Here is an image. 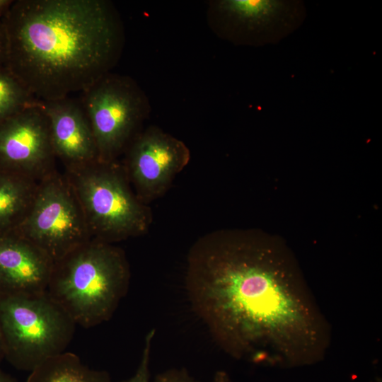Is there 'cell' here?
Listing matches in <instances>:
<instances>
[{
  "instance_id": "cell-1",
  "label": "cell",
  "mask_w": 382,
  "mask_h": 382,
  "mask_svg": "<svg viewBox=\"0 0 382 382\" xmlns=\"http://www.w3.org/2000/svg\"><path fill=\"white\" fill-rule=\"evenodd\" d=\"M185 280L192 308L231 357L281 368L324 359L329 323L279 236L255 229L209 233L192 247Z\"/></svg>"
},
{
  "instance_id": "cell-2",
  "label": "cell",
  "mask_w": 382,
  "mask_h": 382,
  "mask_svg": "<svg viewBox=\"0 0 382 382\" xmlns=\"http://www.w3.org/2000/svg\"><path fill=\"white\" fill-rule=\"evenodd\" d=\"M2 21L5 64L40 100L84 91L112 72L125 47L108 0H14Z\"/></svg>"
},
{
  "instance_id": "cell-3",
  "label": "cell",
  "mask_w": 382,
  "mask_h": 382,
  "mask_svg": "<svg viewBox=\"0 0 382 382\" xmlns=\"http://www.w3.org/2000/svg\"><path fill=\"white\" fill-rule=\"evenodd\" d=\"M129 279L123 250L91 239L54 262L46 293L76 325L89 328L112 316Z\"/></svg>"
},
{
  "instance_id": "cell-4",
  "label": "cell",
  "mask_w": 382,
  "mask_h": 382,
  "mask_svg": "<svg viewBox=\"0 0 382 382\" xmlns=\"http://www.w3.org/2000/svg\"><path fill=\"white\" fill-rule=\"evenodd\" d=\"M93 239L113 243L140 236L151 221L149 209L134 195L123 165L99 159L65 168Z\"/></svg>"
},
{
  "instance_id": "cell-5",
  "label": "cell",
  "mask_w": 382,
  "mask_h": 382,
  "mask_svg": "<svg viewBox=\"0 0 382 382\" xmlns=\"http://www.w3.org/2000/svg\"><path fill=\"white\" fill-rule=\"evenodd\" d=\"M76 323L46 293L0 295V333L4 358L32 371L65 352Z\"/></svg>"
},
{
  "instance_id": "cell-6",
  "label": "cell",
  "mask_w": 382,
  "mask_h": 382,
  "mask_svg": "<svg viewBox=\"0 0 382 382\" xmlns=\"http://www.w3.org/2000/svg\"><path fill=\"white\" fill-rule=\"evenodd\" d=\"M89 120L98 159L116 161L144 130L151 105L137 81L110 72L84 91L80 98Z\"/></svg>"
},
{
  "instance_id": "cell-7",
  "label": "cell",
  "mask_w": 382,
  "mask_h": 382,
  "mask_svg": "<svg viewBox=\"0 0 382 382\" xmlns=\"http://www.w3.org/2000/svg\"><path fill=\"white\" fill-rule=\"evenodd\" d=\"M13 233L36 245L54 262L93 239L70 183L57 170L38 182L31 207Z\"/></svg>"
},
{
  "instance_id": "cell-8",
  "label": "cell",
  "mask_w": 382,
  "mask_h": 382,
  "mask_svg": "<svg viewBox=\"0 0 382 382\" xmlns=\"http://www.w3.org/2000/svg\"><path fill=\"white\" fill-rule=\"evenodd\" d=\"M302 1L212 0L206 21L219 38L235 45L261 47L279 42L303 23Z\"/></svg>"
},
{
  "instance_id": "cell-9",
  "label": "cell",
  "mask_w": 382,
  "mask_h": 382,
  "mask_svg": "<svg viewBox=\"0 0 382 382\" xmlns=\"http://www.w3.org/2000/svg\"><path fill=\"white\" fill-rule=\"evenodd\" d=\"M47 117L39 100L0 122V170L37 181L55 170Z\"/></svg>"
},
{
  "instance_id": "cell-10",
  "label": "cell",
  "mask_w": 382,
  "mask_h": 382,
  "mask_svg": "<svg viewBox=\"0 0 382 382\" xmlns=\"http://www.w3.org/2000/svg\"><path fill=\"white\" fill-rule=\"evenodd\" d=\"M125 154V172L144 203L162 194L190 158L182 141L154 125L144 129Z\"/></svg>"
},
{
  "instance_id": "cell-11",
  "label": "cell",
  "mask_w": 382,
  "mask_h": 382,
  "mask_svg": "<svg viewBox=\"0 0 382 382\" xmlns=\"http://www.w3.org/2000/svg\"><path fill=\"white\" fill-rule=\"evenodd\" d=\"M50 126L52 148L65 168L98 159L95 137L80 100L70 96L40 100Z\"/></svg>"
},
{
  "instance_id": "cell-12",
  "label": "cell",
  "mask_w": 382,
  "mask_h": 382,
  "mask_svg": "<svg viewBox=\"0 0 382 382\" xmlns=\"http://www.w3.org/2000/svg\"><path fill=\"white\" fill-rule=\"evenodd\" d=\"M54 262L16 234L0 236V295L46 292Z\"/></svg>"
},
{
  "instance_id": "cell-13",
  "label": "cell",
  "mask_w": 382,
  "mask_h": 382,
  "mask_svg": "<svg viewBox=\"0 0 382 382\" xmlns=\"http://www.w3.org/2000/svg\"><path fill=\"white\" fill-rule=\"evenodd\" d=\"M38 182L0 170V236L13 233L28 214Z\"/></svg>"
},
{
  "instance_id": "cell-14",
  "label": "cell",
  "mask_w": 382,
  "mask_h": 382,
  "mask_svg": "<svg viewBox=\"0 0 382 382\" xmlns=\"http://www.w3.org/2000/svg\"><path fill=\"white\" fill-rule=\"evenodd\" d=\"M26 382H111L104 370L90 368L75 354L65 352L45 361Z\"/></svg>"
},
{
  "instance_id": "cell-15",
  "label": "cell",
  "mask_w": 382,
  "mask_h": 382,
  "mask_svg": "<svg viewBox=\"0 0 382 382\" xmlns=\"http://www.w3.org/2000/svg\"><path fill=\"white\" fill-rule=\"evenodd\" d=\"M38 100L5 64H0V122Z\"/></svg>"
},
{
  "instance_id": "cell-16",
  "label": "cell",
  "mask_w": 382,
  "mask_h": 382,
  "mask_svg": "<svg viewBox=\"0 0 382 382\" xmlns=\"http://www.w3.org/2000/svg\"><path fill=\"white\" fill-rule=\"evenodd\" d=\"M155 335V330H151L146 335L141 358L134 374L123 382H149V361L152 342Z\"/></svg>"
},
{
  "instance_id": "cell-17",
  "label": "cell",
  "mask_w": 382,
  "mask_h": 382,
  "mask_svg": "<svg viewBox=\"0 0 382 382\" xmlns=\"http://www.w3.org/2000/svg\"><path fill=\"white\" fill-rule=\"evenodd\" d=\"M154 382H198L185 369H173L158 374Z\"/></svg>"
},
{
  "instance_id": "cell-18",
  "label": "cell",
  "mask_w": 382,
  "mask_h": 382,
  "mask_svg": "<svg viewBox=\"0 0 382 382\" xmlns=\"http://www.w3.org/2000/svg\"><path fill=\"white\" fill-rule=\"evenodd\" d=\"M7 52V40L5 28L0 20V64H5Z\"/></svg>"
},
{
  "instance_id": "cell-19",
  "label": "cell",
  "mask_w": 382,
  "mask_h": 382,
  "mask_svg": "<svg viewBox=\"0 0 382 382\" xmlns=\"http://www.w3.org/2000/svg\"><path fill=\"white\" fill-rule=\"evenodd\" d=\"M14 0H0V20H2L8 11Z\"/></svg>"
},
{
  "instance_id": "cell-20",
  "label": "cell",
  "mask_w": 382,
  "mask_h": 382,
  "mask_svg": "<svg viewBox=\"0 0 382 382\" xmlns=\"http://www.w3.org/2000/svg\"><path fill=\"white\" fill-rule=\"evenodd\" d=\"M213 382H231V381L226 371H218L214 374Z\"/></svg>"
},
{
  "instance_id": "cell-21",
  "label": "cell",
  "mask_w": 382,
  "mask_h": 382,
  "mask_svg": "<svg viewBox=\"0 0 382 382\" xmlns=\"http://www.w3.org/2000/svg\"><path fill=\"white\" fill-rule=\"evenodd\" d=\"M0 382H17L8 374L0 370Z\"/></svg>"
},
{
  "instance_id": "cell-22",
  "label": "cell",
  "mask_w": 382,
  "mask_h": 382,
  "mask_svg": "<svg viewBox=\"0 0 382 382\" xmlns=\"http://www.w3.org/2000/svg\"><path fill=\"white\" fill-rule=\"evenodd\" d=\"M4 357V349H3L2 340H1V333H0V361Z\"/></svg>"
}]
</instances>
